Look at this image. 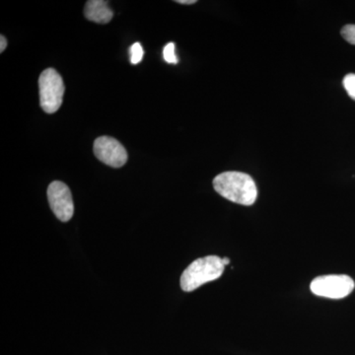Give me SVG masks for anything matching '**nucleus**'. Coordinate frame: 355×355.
Instances as JSON below:
<instances>
[{
  "label": "nucleus",
  "instance_id": "423d86ee",
  "mask_svg": "<svg viewBox=\"0 0 355 355\" xmlns=\"http://www.w3.org/2000/svg\"><path fill=\"white\" fill-rule=\"evenodd\" d=\"M93 150L96 157L111 167L121 168L127 163V150L119 140L113 137H98L95 140Z\"/></svg>",
  "mask_w": 355,
  "mask_h": 355
},
{
  "label": "nucleus",
  "instance_id": "ddd939ff",
  "mask_svg": "<svg viewBox=\"0 0 355 355\" xmlns=\"http://www.w3.org/2000/svg\"><path fill=\"white\" fill-rule=\"evenodd\" d=\"M176 2L179 4H187V6H190V4L197 3V0H177Z\"/></svg>",
  "mask_w": 355,
  "mask_h": 355
},
{
  "label": "nucleus",
  "instance_id": "f257e3e1",
  "mask_svg": "<svg viewBox=\"0 0 355 355\" xmlns=\"http://www.w3.org/2000/svg\"><path fill=\"white\" fill-rule=\"evenodd\" d=\"M214 190L221 197L238 205H254L258 189L253 178L242 172H224L214 178Z\"/></svg>",
  "mask_w": 355,
  "mask_h": 355
},
{
  "label": "nucleus",
  "instance_id": "1a4fd4ad",
  "mask_svg": "<svg viewBox=\"0 0 355 355\" xmlns=\"http://www.w3.org/2000/svg\"><path fill=\"white\" fill-rule=\"evenodd\" d=\"M176 48H175L174 43H168L166 44L164 50H163V58L168 64H177L179 60H178L176 53Z\"/></svg>",
  "mask_w": 355,
  "mask_h": 355
},
{
  "label": "nucleus",
  "instance_id": "f03ea898",
  "mask_svg": "<svg viewBox=\"0 0 355 355\" xmlns=\"http://www.w3.org/2000/svg\"><path fill=\"white\" fill-rule=\"evenodd\" d=\"M224 268L225 266L219 257L207 256L198 259L184 270L180 282L182 289L186 292L193 291L207 282L219 279Z\"/></svg>",
  "mask_w": 355,
  "mask_h": 355
},
{
  "label": "nucleus",
  "instance_id": "39448f33",
  "mask_svg": "<svg viewBox=\"0 0 355 355\" xmlns=\"http://www.w3.org/2000/svg\"><path fill=\"white\" fill-rule=\"evenodd\" d=\"M49 203L60 221L67 222L74 214L73 200L69 187L60 181L53 182L48 189Z\"/></svg>",
  "mask_w": 355,
  "mask_h": 355
},
{
  "label": "nucleus",
  "instance_id": "0eeeda50",
  "mask_svg": "<svg viewBox=\"0 0 355 355\" xmlns=\"http://www.w3.org/2000/svg\"><path fill=\"white\" fill-rule=\"evenodd\" d=\"M84 14L89 21L99 24H107L114 16L113 11L108 6V1L104 0H89L86 2Z\"/></svg>",
  "mask_w": 355,
  "mask_h": 355
},
{
  "label": "nucleus",
  "instance_id": "9d476101",
  "mask_svg": "<svg viewBox=\"0 0 355 355\" xmlns=\"http://www.w3.org/2000/svg\"><path fill=\"white\" fill-rule=\"evenodd\" d=\"M343 87L347 90V94L352 99L355 100V74H347L343 78Z\"/></svg>",
  "mask_w": 355,
  "mask_h": 355
},
{
  "label": "nucleus",
  "instance_id": "20e7f679",
  "mask_svg": "<svg viewBox=\"0 0 355 355\" xmlns=\"http://www.w3.org/2000/svg\"><path fill=\"white\" fill-rule=\"evenodd\" d=\"M354 287V280L349 275H331L313 279L310 289L315 295L321 297L343 299L349 296Z\"/></svg>",
  "mask_w": 355,
  "mask_h": 355
},
{
  "label": "nucleus",
  "instance_id": "9b49d317",
  "mask_svg": "<svg viewBox=\"0 0 355 355\" xmlns=\"http://www.w3.org/2000/svg\"><path fill=\"white\" fill-rule=\"evenodd\" d=\"M342 36L349 44H355V25H347L342 29Z\"/></svg>",
  "mask_w": 355,
  "mask_h": 355
},
{
  "label": "nucleus",
  "instance_id": "7ed1b4c3",
  "mask_svg": "<svg viewBox=\"0 0 355 355\" xmlns=\"http://www.w3.org/2000/svg\"><path fill=\"white\" fill-rule=\"evenodd\" d=\"M40 103L46 114H53L60 108L64 94V84L57 70L48 69L39 78Z\"/></svg>",
  "mask_w": 355,
  "mask_h": 355
},
{
  "label": "nucleus",
  "instance_id": "6e6552de",
  "mask_svg": "<svg viewBox=\"0 0 355 355\" xmlns=\"http://www.w3.org/2000/svg\"><path fill=\"white\" fill-rule=\"evenodd\" d=\"M144 51L140 43H135L130 48V62L132 64H139L144 58Z\"/></svg>",
  "mask_w": 355,
  "mask_h": 355
},
{
  "label": "nucleus",
  "instance_id": "4468645a",
  "mask_svg": "<svg viewBox=\"0 0 355 355\" xmlns=\"http://www.w3.org/2000/svg\"><path fill=\"white\" fill-rule=\"evenodd\" d=\"M222 263H223L224 266H227L230 263V260L228 258H222Z\"/></svg>",
  "mask_w": 355,
  "mask_h": 355
},
{
  "label": "nucleus",
  "instance_id": "f8f14e48",
  "mask_svg": "<svg viewBox=\"0 0 355 355\" xmlns=\"http://www.w3.org/2000/svg\"><path fill=\"white\" fill-rule=\"evenodd\" d=\"M0 53H2V51H4L6 50L7 46V41L6 39L4 38V36L0 37Z\"/></svg>",
  "mask_w": 355,
  "mask_h": 355
}]
</instances>
